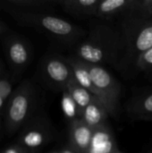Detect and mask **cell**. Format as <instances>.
<instances>
[{
  "mask_svg": "<svg viewBox=\"0 0 152 153\" xmlns=\"http://www.w3.org/2000/svg\"><path fill=\"white\" fill-rule=\"evenodd\" d=\"M5 11L21 25L31 27L65 45H76L86 34L82 27L49 13L37 10L5 7Z\"/></svg>",
  "mask_w": 152,
  "mask_h": 153,
  "instance_id": "2",
  "label": "cell"
},
{
  "mask_svg": "<svg viewBox=\"0 0 152 153\" xmlns=\"http://www.w3.org/2000/svg\"><path fill=\"white\" fill-rule=\"evenodd\" d=\"M93 83L99 92L100 101L109 116L116 117L119 109L121 85L119 82L103 66L87 64Z\"/></svg>",
  "mask_w": 152,
  "mask_h": 153,
  "instance_id": "5",
  "label": "cell"
},
{
  "mask_svg": "<svg viewBox=\"0 0 152 153\" xmlns=\"http://www.w3.org/2000/svg\"><path fill=\"white\" fill-rule=\"evenodd\" d=\"M100 0H61L58 4L70 15L78 19L94 17Z\"/></svg>",
  "mask_w": 152,
  "mask_h": 153,
  "instance_id": "13",
  "label": "cell"
},
{
  "mask_svg": "<svg viewBox=\"0 0 152 153\" xmlns=\"http://www.w3.org/2000/svg\"><path fill=\"white\" fill-rule=\"evenodd\" d=\"M7 6L19 10H37L44 8L49 2L39 0H9L5 2Z\"/></svg>",
  "mask_w": 152,
  "mask_h": 153,
  "instance_id": "20",
  "label": "cell"
},
{
  "mask_svg": "<svg viewBox=\"0 0 152 153\" xmlns=\"http://www.w3.org/2000/svg\"><path fill=\"white\" fill-rule=\"evenodd\" d=\"M118 30L123 54L117 67L123 70L134 65L142 53L152 48V19L125 14L119 19Z\"/></svg>",
  "mask_w": 152,
  "mask_h": 153,
  "instance_id": "3",
  "label": "cell"
},
{
  "mask_svg": "<svg viewBox=\"0 0 152 153\" xmlns=\"http://www.w3.org/2000/svg\"><path fill=\"white\" fill-rule=\"evenodd\" d=\"M61 107L65 117L67 118V120L70 121V123L81 119L82 110L79 108V107L66 90H64L62 91Z\"/></svg>",
  "mask_w": 152,
  "mask_h": 153,
  "instance_id": "17",
  "label": "cell"
},
{
  "mask_svg": "<svg viewBox=\"0 0 152 153\" xmlns=\"http://www.w3.org/2000/svg\"><path fill=\"white\" fill-rule=\"evenodd\" d=\"M122 54L119 30L108 22L99 20L90 22L85 36L74 46L73 56L90 65H111L117 67Z\"/></svg>",
  "mask_w": 152,
  "mask_h": 153,
  "instance_id": "1",
  "label": "cell"
},
{
  "mask_svg": "<svg viewBox=\"0 0 152 153\" xmlns=\"http://www.w3.org/2000/svg\"><path fill=\"white\" fill-rule=\"evenodd\" d=\"M14 78L10 74H4L0 77V117L4 113L8 99L13 91Z\"/></svg>",
  "mask_w": 152,
  "mask_h": 153,
  "instance_id": "18",
  "label": "cell"
},
{
  "mask_svg": "<svg viewBox=\"0 0 152 153\" xmlns=\"http://www.w3.org/2000/svg\"><path fill=\"white\" fill-rule=\"evenodd\" d=\"M59 152L60 153H75L73 151V149L67 144L66 146H65L64 148H62L60 151H59Z\"/></svg>",
  "mask_w": 152,
  "mask_h": 153,
  "instance_id": "24",
  "label": "cell"
},
{
  "mask_svg": "<svg viewBox=\"0 0 152 153\" xmlns=\"http://www.w3.org/2000/svg\"><path fill=\"white\" fill-rule=\"evenodd\" d=\"M147 121H152V117H151V118H149V119H148Z\"/></svg>",
  "mask_w": 152,
  "mask_h": 153,
  "instance_id": "27",
  "label": "cell"
},
{
  "mask_svg": "<svg viewBox=\"0 0 152 153\" xmlns=\"http://www.w3.org/2000/svg\"><path fill=\"white\" fill-rule=\"evenodd\" d=\"M49 153H60V152H59V151H58V152H49Z\"/></svg>",
  "mask_w": 152,
  "mask_h": 153,
  "instance_id": "26",
  "label": "cell"
},
{
  "mask_svg": "<svg viewBox=\"0 0 152 153\" xmlns=\"http://www.w3.org/2000/svg\"><path fill=\"white\" fill-rule=\"evenodd\" d=\"M4 75V73H3V66H2V64L0 62V77Z\"/></svg>",
  "mask_w": 152,
  "mask_h": 153,
  "instance_id": "25",
  "label": "cell"
},
{
  "mask_svg": "<svg viewBox=\"0 0 152 153\" xmlns=\"http://www.w3.org/2000/svg\"><path fill=\"white\" fill-rule=\"evenodd\" d=\"M131 4L132 0H100L94 17L104 22L120 19L129 13Z\"/></svg>",
  "mask_w": 152,
  "mask_h": 153,
  "instance_id": "11",
  "label": "cell"
},
{
  "mask_svg": "<svg viewBox=\"0 0 152 153\" xmlns=\"http://www.w3.org/2000/svg\"><path fill=\"white\" fill-rule=\"evenodd\" d=\"M44 81L52 88L63 91L73 79V71L65 57L51 55L46 56L41 64Z\"/></svg>",
  "mask_w": 152,
  "mask_h": 153,
  "instance_id": "7",
  "label": "cell"
},
{
  "mask_svg": "<svg viewBox=\"0 0 152 153\" xmlns=\"http://www.w3.org/2000/svg\"><path fill=\"white\" fill-rule=\"evenodd\" d=\"M65 59L72 68L73 76L74 81L78 84H80L82 87H83L87 91H89L99 101H100L99 92H98V91H97V89L93 83V81H92V78L90 76L87 63L78 59L77 57H75L73 56H69V57H65Z\"/></svg>",
  "mask_w": 152,
  "mask_h": 153,
  "instance_id": "12",
  "label": "cell"
},
{
  "mask_svg": "<svg viewBox=\"0 0 152 153\" xmlns=\"http://www.w3.org/2000/svg\"><path fill=\"white\" fill-rule=\"evenodd\" d=\"M127 14L143 19H152V0H132Z\"/></svg>",
  "mask_w": 152,
  "mask_h": 153,
  "instance_id": "19",
  "label": "cell"
},
{
  "mask_svg": "<svg viewBox=\"0 0 152 153\" xmlns=\"http://www.w3.org/2000/svg\"><path fill=\"white\" fill-rule=\"evenodd\" d=\"M53 137L49 123L42 117L31 118L19 134L17 143L30 153L39 151Z\"/></svg>",
  "mask_w": 152,
  "mask_h": 153,
  "instance_id": "6",
  "label": "cell"
},
{
  "mask_svg": "<svg viewBox=\"0 0 152 153\" xmlns=\"http://www.w3.org/2000/svg\"><path fill=\"white\" fill-rule=\"evenodd\" d=\"M128 115L137 120L147 121L152 117V92L132 99L126 108Z\"/></svg>",
  "mask_w": 152,
  "mask_h": 153,
  "instance_id": "14",
  "label": "cell"
},
{
  "mask_svg": "<svg viewBox=\"0 0 152 153\" xmlns=\"http://www.w3.org/2000/svg\"><path fill=\"white\" fill-rule=\"evenodd\" d=\"M93 130L82 119L70 123L68 145L75 153H87L90 145Z\"/></svg>",
  "mask_w": 152,
  "mask_h": 153,
  "instance_id": "9",
  "label": "cell"
},
{
  "mask_svg": "<svg viewBox=\"0 0 152 153\" xmlns=\"http://www.w3.org/2000/svg\"><path fill=\"white\" fill-rule=\"evenodd\" d=\"M1 153H30L27 150H25L23 147H22L21 145H19L18 143L13 144L7 148H5L4 150L2 151Z\"/></svg>",
  "mask_w": 152,
  "mask_h": 153,
  "instance_id": "22",
  "label": "cell"
},
{
  "mask_svg": "<svg viewBox=\"0 0 152 153\" xmlns=\"http://www.w3.org/2000/svg\"><path fill=\"white\" fill-rule=\"evenodd\" d=\"M8 30V27L5 23H4L2 21H0V36L5 33Z\"/></svg>",
  "mask_w": 152,
  "mask_h": 153,
  "instance_id": "23",
  "label": "cell"
},
{
  "mask_svg": "<svg viewBox=\"0 0 152 153\" xmlns=\"http://www.w3.org/2000/svg\"><path fill=\"white\" fill-rule=\"evenodd\" d=\"M109 116L106 107L99 100H93L82 112L81 119L90 127L95 129L107 123Z\"/></svg>",
  "mask_w": 152,
  "mask_h": 153,
  "instance_id": "15",
  "label": "cell"
},
{
  "mask_svg": "<svg viewBox=\"0 0 152 153\" xmlns=\"http://www.w3.org/2000/svg\"><path fill=\"white\" fill-rule=\"evenodd\" d=\"M115 153H122V152H119V151L117 150V151H116V152H115Z\"/></svg>",
  "mask_w": 152,
  "mask_h": 153,
  "instance_id": "28",
  "label": "cell"
},
{
  "mask_svg": "<svg viewBox=\"0 0 152 153\" xmlns=\"http://www.w3.org/2000/svg\"><path fill=\"white\" fill-rule=\"evenodd\" d=\"M117 150L115 134L108 123L93 130L87 153H115Z\"/></svg>",
  "mask_w": 152,
  "mask_h": 153,
  "instance_id": "10",
  "label": "cell"
},
{
  "mask_svg": "<svg viewBox=\"0 0 152 153\" xmlns=\"http://www.w3.org/2000/svg\"><path fill=\"white\" fill-rule=\"evenodd\" d=\"M65 90L69 92L71 97L73 99V100L79 107V108L82 110V112L93 100H97L89 91H87L85 88H83L80 84H78L74 81V79H73L70 82V83L67 85Z\"/></svg>",
  "mask_w": 152,
  "mask_h": 153,
  "instance_id": "16",
  "label": "cell"
},
{
  "mask_svg": "<svg viewBox=\"0 0 152 153\" xmlns=\"http://www.w3.org/2000/svg\"><path fill=\"white\" fill-rule=\"evenodd\" d=\"M133 65L138 71H148L152 69V48L142 53L137 57Z\"/></svg>",
  "mask_w": 152,
  "mask_h": 153,
  "instance_id": "21",
  "label": "cell"
},
{
  "mask_svg": "<svg viewBox=\"0 0 152 153\" xmlns=\"http://www.w3.org/2000/svg\"><path fill=\"white\" fill-rule=\"evenodd\" d=\"M3 45L10 67L16 74L22 73L32 59L30 44L23 37L13 34L3 39Z\"/></svg>",
  "mask_w": 152,
  "mask_h": 153,
  "instance_id": "8",
  "label": "cell"
},
{
  "mask_svg": "<svg viewBox=\"0 0 152 153\" xmlns=\"http://www.w3.org/2000/svg\"><path fill=\"white\" fill-rule=\"evenodd\" d=\"M36 101L37 91L30 81H23L13 90L4 113L5 131L8 134H13L31 119Z\"/></svg>",
  "mask_w": 152,
  "mask_h": 153,
  "instance_id": "4",
  "label": "cell"
},
{
  "mask_svg": "<svg viewBox=\"0 0 152 153\" xmlns=\"http://www.w3.org/2000/svg\"><path fill=\"white\" fill-rule=\"evenodd\" d=\"M150 153H152V152H150Z\"/></svg>",
  "mask_w": 152,
  "mask_h": 153,
  "instance_id": "29",
  "label": "cell"
}]
</instances>
